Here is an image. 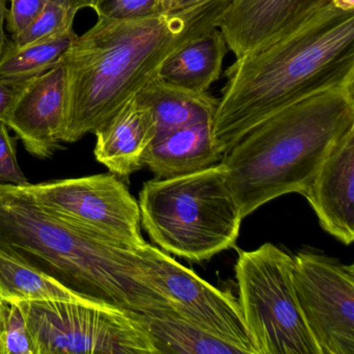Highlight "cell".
I'll return each instance as SVG.
<instances>
[{
    "instance_id": "8992f818",
    "label": "cell",
    "mask_w": 354,
    "mask_h": 354,
    "mask_svg": "<svg viewBox=\"0 0 354 354\" xmlns=\"http://www.w3.org/2000/svg\"><path fill=\"white\" fill-rule=\"evenodd\" d=\"M293 256L272 243L239 250L240 308L258 354H320L298 306Z\"/></svg>"
},
{
    "instance_id": "8fae6325",
    "label": "cell",
    "mask_w": 354,
    "mask_h": 354,
    "mask_svg": "<svg viewBox=\"0 0 354 354\" xmlns=\"http://www.w3.org/2000/svg\"><path fill=\"white\" fill-rule=\"evenodd\" d=\"M331 3L333 0H232L217 28L239 59L295 32Z\"/></svg>"
},
{
    "instance_id": "5b68a950",
    "label": "cell",
    "mask_w": 354,
    "mask_h": 354,
    "mask_svg": "<svg viewBox=\"0 0 354 354\" xmlns=\"http://www.w3.org/2000/svg\"><path fill=\"white\" fill-rule=\"evenodd\" d=\"M140 225L160 250L186 260H210L236 245L242 217L223 162L187 175L145 182Z\"/></svg>"
},
{
    "instance_id": "7c38bea8",
    "label": "cell",
    "mask_w": 354,
    "mask_h": 354,
    "mask_svg": "<svg viewBox=\"0 0 354 354\" xmlns=\"http://www.w3.org/2000/svg\"><path fill=\"white\" fill-rule=\"evenodd\" d=\"M66 77L61 63L26 80L6 124L32 156L49 158L64 142Z\"/></svg>"
},
{
    "instance_id": "4fadbf2b",
    "label": "cell",
    "mask_w": 354,
    "mask_h": 354,
    "mask_svg": "<svg viewBox=\"0 0 354 354\" xmlns=\"http://www.w3.org/2000/svg\"><path fill=\"white\" fill-rule=\"evenodd\" d=\"M302 196L325 232L346 245L354 240V130L327 155Z\"/></svg>"
},
{
    "instance_id": "52a82bcc",
    "label": "cell",
    "mask_w": 354,
    "mask_h": 354,
    "mask_svg": "<svg viewBox=\"0 0 354 354\" xmlns=\"http://www.w3.org/2000/svg\"><path fill=\"white\" fill-rule=\"evenodd\" d=\"M37 354H157L138 313L72 301H18Z\"/></svg>"
},
{
    "instance_id": "2e32d148",
    "label": "cell",
    "mask_w": 354,
    "mask_h": 354,
    "mask_svg": "<svg viewBox=\"0 0 354 354\" xmlns=\"http://www.w3.org/2000/svg\"><path fill=\"white\" fill-rule=\"evenodd\" d=\"M229 51L218 28L209 30L169 57L159 71V77L196 93H207L221 78Z\"/></svg>"
},
{
    "instance_id": "ffe728a7",
    "label": "cell",
    "mask_w": 354,
    "mask_h": 354,
    "mask_svg": "<svg viewBox=\"0 0 354 354\" xmlns=\"http://www.w3.org/2000/svg\"><path fill=\"white\" fill-rule=\"evenodd\" d=\"M74 35L70 32L26 46L7 40L0 57V77L24 82L48 71L59 63Z\"/></svg>"
},
{
    "instance_id": "30bf717a",
    "label": "cell",
    "mask_w": 354,
    "mask_h": 354,
    "mask_svg": "<svg viewBox=\"0 0 354 354\" xmlns=\"http://www.w3.org/2000/svg\"><path fill=\"white\" fill-rule=\"evenodd\" d=\"M292 283L320 354H354V266L312 250L293 256Z\"/></svg>"
},
{
    "instance_id": "4316f807",
    "label": "cell",
    "mask_w": 354,
    "mask_h": 354,
    "mask_svg": "<svg viewBox=\"0 0 354 354\" xmlns=\"http://www.w3.org/2000/svg\"><path fill=\"white\" fill-rule=\"evenodd\" d=\"M7 1L8 0H0V57L3 55L8 40L5 34L6 20H7L8 14Z\"/></svg>"
},
{
    "instance_id": "e0dca14e",
    "label": "cell",
    "mask_w": 354,
    "mask_h": 354,
    "mask_svg": "<svg viewBox=\"0 0 354 354\" xmlns=\"http://www.w3.org/2000/svg\"><path fill=\"white\" fill-rule=\"evenodd\" d=\"M136 99L146 105L155 120L156 136L186 126L212 122L218 99L208 92L196 93L163 82L151 80Z\"/></svg>"
},
{
    "instance_id": "9a60e30c",
    "label": "cell",
    "mask_w": 354,
    "mask_h": 354,
    "mask_svg": "<svg viewBox=\"0 0 354 354\" xmlns=\"http://www.w3.org/2000/svg\"><path fill=\"white\" fill-rule=\"evenodd\" d=\"M223 157L213 140L211 122H203L155 136L145 167L155 179H167L208 169Z\"/></svg>"
},
{
    "instance_id": "1f68e13d",
    "label": "cell",
    "mask_w": 354,
    "mask_h": 354,
    "mask_svg": "<svg viewBox=\"0 0 354 354\" xmlns=\"http://www.w3.org/2000/svg\"><path fill=\"white\" fill-rule=\"evenodd\" d=\"M0 299H1V298H0Z\"/></svg>"
},
{
    "instance_id": "44dd1931",
    "label": "cell",
    "mask_w": 354,
    "mask_h": 354,
    "mask_svg": "<svg viewBox=\"0 0 354 354\" xmlns=\"http://www.w3.org/2000/svg\"><path fill=\"white\" fill-rule=\"evenodd\" d=\"M78 10L71 0H47L38 17L26 30L11 37L17 46H26L73 32Z\"/></svg>"
},
{
    "instance_id": "f1b7e54d",
    "label": "cell",
    "mask_w": 354,
    "mask_h": 354,
    "mask_svg": "<svg viewBox=\"0 0 354 354\" xmlns=\"http://www.w3.org/2000/svg\"><path fill=\"white\" fill-rule=\"evenodd\" d=\"M198 1H201V0H175L171 11L190 7V6L194 5V3H198Z\"/></svg>"
},
{
    "instance_id": "d4e9b609",
    "label": "cell",
    "mask_w": 354,
    "mask_h": 354,
    "mask_svg": "<svg viewBox=\"0 0 354 354\" xmlns=\"http://www.w3.org/2000/svg\"><path fill=\"white\" fill-rule=\"evenodd\" d=\"M11 8L8 10L6 28L11 37L17 36L26 30L42 11L47 0H10Z\"/></svg>"
},
{
    "instance_id": "7a4b0ae2",
    "label": "cell",
    "mask_w": 354,
    "mask_h": 354,
    "mask_svg": "<svg viewBox=\"0 0 354 354\" xmlns=\"http://www.w3.org/2000/svg\"><path fill=\"white\" fill-rule=\"evenodd\" d=\"M225 78L211 122L223 156L277 111L354 82V11L331 3L295 32L236 59Z\"/></svg>"
},
{
    "instance_id": "3957f363",
    "label": "cell",
    "mask_w": 354,
    "mask_h": 354,
    "mask_svg": "<svg viewBox=\"0 0 354 354\" xmlns=\"http://www.w3.org/2000/svg\"><path fill=\"white\" fill-rule=\"evenodd\" d=\"M138 248L47 212L18 186L0 184V250L96 301L142 314L173 310L142 283Z\"/></svg>"
},
{
    "instance_id": "d6986e66",
    "label": "cell",
    "mask_w": 354,
    "mask_h": 354,
    "mask_svg": "<svg viewBox=\"0 0 354 354\" xmlns=\"http://www.w3.org/2000/svg\"><path fill=\"white\" fill-rule=\"evenodd\" d=\"M0 298L8 301H72L109 306L72 291L40 269L0 250Z\"/></svg>"
},
{
    "instance_id": "9c48e42d",
    "label": "cell",
    "mask_w": 354,
    "mask_h": 354,
    "mask_svg": "<svg viewBox=\"0 0 354 354\" xmlns=\"http://www.w3.org/2000/svg\"><path fill=\"white\" fill-rule=\"evenodd\" d=\"M142 279L178 314L233 344L243 354H258L238 298L198 277L194 270L149 243L138 250Z\"/></svg>"
},
{
    "instance_id": "ba28073f",
    "label": "cell",
    "mask_w": 354,
    "mask_h": 354,
    "mask_svg": "<svg viewBox=\"0 0 354 354\" xmlns=\"http://www.w3.org/2000/svg\"><path fill=\"white\" fill-rule=\"evenodd\" d=\"M47 212L130 246L146 243L138 201L115 174L18 186Z\"/></svg>"
},
{
    "instance_id": "cb8c5ba5",
    "label": "cell",
    "mask_w": 354,
    "mask_h": 354,
    "mask_svg": "<svg viewBox=\"0 0 354 354\" xmlns=\"http://www.w3.org/2000/svg\"><path fill=\"white\" fill-rule=\"evenodd\" d=\"M30 183L18 163L15 140L7 124L0 122V184L22 186Z\"/></svg>"
},
{
    "instance_id": "277c9868",
    "label": "cell",
    "mask_w": 354,
    "mask_h": 354,
    "mask_svg": "<svg viewBox=\"0 0 354 354\" xmlns=\"http://www.w3.org/2000/svg\"><path fill=\"white\" fill-rule=\"evenodd\" d=\"M351 130L354 82L301 99L248 132L221 160L242 217L279 196L301 194Z\"/></svg>"
},
{
    "instance_id": "7402d4cb",
    "label": "cell",
    "mask_w": 354,
    "mask_h": 354,
    "mask_svg": "<svg viewBox=\"0 0 354 354\" xmlns=\"http://www.w3.org/2000/svg\"><path fill=\"white\" fill-rule=\"evenodd\" d=\"M0 354H37L24 312L5 299H0Z\"/></svg>"
},
{
    "instance_id": "4dcf8cb0",
    "label": "cell",
    "mask_w": 354,
    "mask_h": 354,
    "mask_svg": "<svg viewBox=\"0 0 354 354\" xmlns=\"http://www.w3.org/2000/svg\"><path fill=\"white\" fill-rule=\"evenodd\" d=\"M174 1H175V0H169V11H171V8H173V5H174Z\"/></svg>"
},
{
    "instance_id": "603a6c76",
    "label": "cell",
    "mask_w": 354,
    "mask_h": 354,
    "mask_svg": "<svg viewBox=\"0 0 354 354\" xmlns=\"http://www.w3.org/2000/svg\"><path fill=\"white\" fill-rule=\"evenodd\" d=\"M91 8L98 19L126 20L169 11V0H80L78 10Z\"/></svg>"
},
{
    "instance_id": "484cf974",
    "label": "cell",
    "mask_w": 354,
    "mask_h": 354,
    "mask_svg": "<svg viewBox=\"0 0 354 354\" xmlns=\"http://www.w3.org/2000/svg\"><path fill=\"white\" fill-rule=\"evenodd\" d=\"M24 82L0 77V122L6 124Z\"/></svg>"
},
{
    "instance_id": "ac0fdd59",
    "label": "cell",
    "mask_w": 354,
    "mask_h": 354,
    "mask_svg": "<svg viewBox=\"0 0 354 354\" xmlns=\"http://www.w3.org/2000/svg\"><path fill=\"white\" fill-rule=\"evenodd\" d=\"M157 354H243L233 344L190 322L174 310L138 313Z\"/></svg>"
},
{
    "instance_id": "6da1fadb",
    "label": "cell",
    "mask_w": 354,
    "mask_h": 354,
    "mask_svg": "<svg viewBox=\"0 0 354 354\" xmlns=\"http://www.w3.org/2000/svg\"><path fill=\"white\" fill-rule=\"evenodd\" d=\"M232 0H201L158 15L98 19L74 35L59 63L65 69L64 142H76L136 96L176 53L217 28Z\"/></svg>"
},
{
    "instance_id": "f546056e",
    "label": "cell",
    "mask_w": 354,
    "mask_h": 354,
    "mask_svg": "<svg viewBox=\"0 0 354 354\" xmlns=\"http://www.w3.org/2000/svg\"><path fill=\"white\" fill-rule=\"evenodd\" d=\"M72 3H73L74 7L78 10V3H80V0H71ZM80 11V10H78Z\"/></svg>"
},
{
    "instance_id": "83f0119b",
    "label": "cell",
    "mask_w": 354,
    "mask_h": 354,
    "mask_svg": "<svg viewBox=\"0 0 354 354\" xmlns=\"http://www.w3.org/2000/svg\"><path fill=\"white\" fill-rule=\"evenodd\" d=\"M333 5L341 11H354V0H333Z\"/></svg>"
},
{
    "instance_id": "5bb4252c",
    "label": "cell",
    "mask_w": 354,
    "mask_h": 354,
    "mask_svg": "<svg viewBox=\"0 0 354 354\" xmlns=\"http://www.w3.org/2000/svg\"><path fill=\"white\" fill-rule=\"evenodd\" d=\"M97 161L119 178L145 167V156L156 136L154 117L146 105L132 98L94 132Z\"/></svg>"
}]
</instances>
